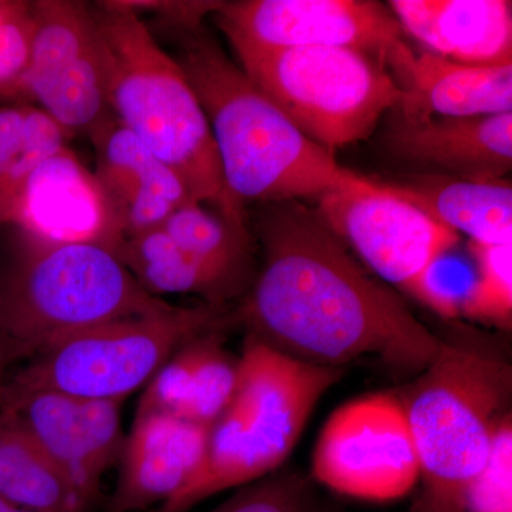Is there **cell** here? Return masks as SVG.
Wrapping results in <instances>:
<instances>
[{
  "mask_svg": "<svg viewBox=\"0 0 512 512\" xmlns=\"http://www.w3.org/2000/svg\"><path fill=\"white\" fill-rule=\"evenodd\" d=\"M238 323L224 305H170L64 338L30 359L3 393L56 392L123 403L153 379L185 343ZM3 396V394H2ZM2 400V399H0Z\"/></svg>",
  "mask_w": 512,
  "mask_h": 512,
  "instance_id": "6",
  "label": "cell"
},
{
  "mask_svg": "<svg viewBox=\"0 0 512 512\" xmlns=\"http://www.w3.org/2000/svg\"><path fill=\"white\" fill-rule=\"evenodd\" d=\"M0 500L33 512L92 508L19 417L5 409H0Z\"/></svg>",
  "mask_w": 512,
  "mask_h": 512,
  "instance_id": "22",
  "label": "cell"
},
{
  "mask_svg": "<svg viewBox=\"0 0 512 512\" xmlns=\"http://www.w3.org/2000/svg\"><path fill=\"white\" fill-rule=\"evenodd\" d=\"M89 138L93 177L121 244L161 227L171 212L192 200L181 178L113 116Z\"/></svg>",
  "mask_w": 512,
  "mask_h": 512,
  "instance_id": "14",
  "label": "cell"
},
{
  "mask_svg": "<svg viewBox=\"0 0 512 512\" xmlns=\"http://www.w3.org/2000/svg\"><path fill=\"white\" fill-rule=\"evenodd\" d=\"M214 16L235 52L348 47L390 73L413 53L389 8L373 0H239L221 2Z\"/></svg>",
  "mask_w": 512,
  "mask_h": 512,
  "instance_id": "11",
  "label": "cell"
},
{
  "mask_svg": "<svg viewBox=\"0 0 512 512\" xmlns=\"http://www.w3.org/2000/svg\"><path fill=\"white\" fill-rule=\"evenodd\" d=\"M93 12L111 116L181 178L192 200L245 225V210L225 185L210 123L180 64L119 0L96 3Z\"/></svg>",
  "mask_w": 512,
  "mask_h": 512,
  "instance_id": "3",
  "label": "cell"
},
{
  "mask_svg": "<svg viewBox=\"0 0 512 512\" xmlns=\"http://www.w3.org/2000/svg\"><path fill=\"white\" fill-rule=\"evenodd\" d=\"M6 6H8V0H0V18H2L3 13H5Z\"/></svg>",
  "mask_w": 512,
  "mask_h": 512,
  "instance_id": "32",
  "label": "cell"
},
{
  "mask_svg": "<svg viewBox=\"0 0 512 512\" xmlns=\"http://www.w3.org/2000/svg\"><path fill=\"white\" fill-rule=\"evenodd\" d=\"M32 56L26 103L46 113L64 133L87 136L111 116L106 63L93 6L70 0L30 2Z\"/></svg>",
  "mask_w": 512,
  "mask_h": 512,
  "instance_id": "10",
  "label": "cell"
},
{
  "mask_svg": "<svg viewBox=\"0 0 512 512\" xmlns=\"http://www.w3.org/2000/svg\"><path fill=\"white\" fill-rule=\"evenodd\" d=\"M315 214L386 285L416 298L431 266L453 251L457 234L377 181L330 191Z\"/></svg>",
  "mask_w": 512,
  "mask_h": 512,
  "instance_id": "12",
  "label": "cell"
},
{
  "mask_svg": "<svg viewBox=\"0 0 512 512\" xmlns=\"http://www.w3.org/2000/svg\"><path fill=\"white\" fill-rule=\"evenodd\" d=\"M466 512H512V420L507 414L490 458L467 491Z\"/></svg>",
  "mask_w": 512,
  "mask_h": 512,
  "instance_id": "27",
  "label": "cell"
},
{
  "mask_svg": "<svg viewBox=\"0 0 512 512\" xmlns=\"http://www.w3.org/2000/svg\"><path fill=\"white\" fill-rule=\"evenodd\" d=\"M402 90L397 116L463 119L512 113V64L483 67L421 53L393 73Z\"/></svg>",
  "mask_w": 512,
  "mask_h": 512,
  "instance_id": "19",
  "label": "cell"
},
{
  "mask_svg": "<svg viewBox=\"0 0 512 512\" xmlns=\"http://www.w3.org/2000/svg\"><path fill=\"white\" fill-rule=\"evenodd\" d=\"M208 436V427L190 421L136 413L124 441L109 512L154 510L173 498L200 466Z\"/></svg>",
  "mask_w": 512,
  "mask_h": 512,
  "instance_id": "16",
  "label": "cell"
},
{
  "mask_svg": "<svg viewBox=\"0 0 512 512\" xmlns=\"http://www.w3.org/2000/svg\"><path fill=\"white\" fill-rule=\"evenodd\" d=\"M384 146L412 174L507 180L512 170V113L423 120L396 114Z\"/></svg>",
  "mask_w": 512,
  "mask_h": 512,
  "instance_id": "15",
  "label": "cell"
},
{
  "mask_svg": "<svg viewBox=\"0 0 512 512\" xmlns=\"http://www.w3.org/2000/svg\"><path fill=\"white\" fill-rule=\"evenodd\" d=\"M477 264L461 318L510 328L512 320V244L470 242Z\"/></svg>",
  "mask_w": 512,
  "mask_h": 512,
  "instance_id": "25",
  "label": "cell"
},
{
  "mask_svg": "<svg viewBox=\"0 0 512 512\" xmlns=\"http://www.w3.org/2000/svg\"><path fill=\"white\" fill-rule=\"evenodd\" d=\"M235 53L256 89L332 156L372 136L402 97L386 64L360 50L295 47Z\"/></svg>",
  "mask_w": 512,
  "mask_h": 512,
  "instance_id": "7",
  "label": "cell"
},
{
  "mask_svg": "<svg viewBox=\"0 0 512 512\" xmlns=\"http://www.w3.org/2000/svg\"><path fill=\"white\" fill-rule=\"evenodd\" d=\"M161 228L188 254L205 264L247 278L249 235L247 227L194 200L171 212Z\"/></svg>",
  "mask_w": 512,
  "mask_h": 512,
  "instance_id": "24",
  "label": "cell"
},
{
  "mask_svg": "<svg viewBox=\"0 0 512 512\" xmlns=\"http://www.w3.org/2000/svg\"><path fill=\"white\" fill-rule=\"evenodd\" d=\"M13 360H16L13 355V350L10 348L8 340L0 333V399L5 392L6 383H8V369L12 365Z\"/></svg>",
  "mask_w": 512,
  "mask_h": 512,
  "instance_id": "30",
  "label": "cell"
},
{
  "mask_svg": "<svg viewBox=\"0 0 512 512\" xmlns=\"http://www.w3.org/2000/svg\"><path fill=\"white\" fill-rule=\"evenodd\" d=\"M173 35L175 60L210 123L229 195L244 210L249 202L318 200L366 183L309 140L204 28Z\"/></svg>",
  "mask_w": 512,
  "mask_h": 512,
  "instance_id": "2",
  "label": "cell"
},
{
  "mask_svg": "<svg viewBox=\"0 0 512 512\" xmlns=\"http://www.w3.org/2000/svg\"><path fill=\"white\" fill-rule=\"evenodd\" d=\"M0 512H33L23 510V508L16 507V505L6 503V501L0 500Z\"/></svg>",
  "mask_w": 512,
  "mask_h": 512,
  "instance_id": "31",
  "label": "cell"
},
{
  "mask_svg": "<svg viewBox=\"0 0 512 512\" xmlns=\"http://www.w3.org/2000/svg\"><path fill=\"white\" fill-rule=\"evenodd\" d=\"M454 234L476 244H512V185L434 174H409L379 183Z\"/></svg>",
  "mask_w": 512,
  "mask_h": 512,
  "instance_id": "21",
  "label": "cell"
},
{
  "mask_svg": "<svg viewBox=\"0 0 512 512\" xmlns=\"http://www.w3.org/2000/svg\"><path fill=\"white\" fill-rule=\"evenodd\" d=\"M308 490L301 477L284 474L242 487L210 512H302Z\"/></svg>",
  "mask_w": 512,
  "mask_h": 512,
  "instance_id": "28",
  "label": "cell"
},
{
  "mask_svg": "<svg viewBox=\"0 0 512 512\" xmlns=\"http://www.w3.org/2000/svg\"><path fill=\"white\" fill-rule=\"evenodd\" d=\"M262 268L241 309L248 335L293 359L345 369L377 360L419 375L443 340L363 268L315 212L269 204L258 227Z\"/></svg>",
  "mask_w": 512,
  "mask_h": 512,
  "instance_id": "1",
  "label": "cell"
},
{
  "mask_svg": "<svg viewBox=\"0 0 512 512\" xmlns=\"http://www.w3.org/2000/svg\"><path fill=\"white\" fill-rule=\"evenodd\" d=\"M121 404L56 392L3 393L0 409L19 417L40 447L93 507L104 474L119 464L126 434Z\"/></svg>",
  "mask_w": 512,
  "mask_h": 512,
  "instance_id": "13",
  "label": "cell"
},
{
  "mask_svg": "<svg viewBox=\"0 0 512 512\" xmlns=\"http://www.w3.org/2000/svg\"><path fill=\"white\" fill-rule=\"evenodd\" d=\"M28 104H0V210L25 144Z\"/></svg>",
  "mask_w": 512,
  "mask_h": 512,
  "instance_id": "29",
  "label": "cell"
},
{
  "mask_svg": "<svg viewBox=\"0 0 512 512\" xmlns=\"http://www.w3.org/2000/svg\"><path fill=\"white\" fill-rule=\"evenodd\" d=\"M119 255L97 242L53 241L0 225V333L16 359L82 330L163 311Z\"/></svg>",
  "mask_w": 512,
  "mask_h": 512,
  "instance_id": "4",
  "label": "cell"
},
{
  "mask_svg": "<svg viewBox=\"0 0 512 512\" xmlns=\"http://www.w3.org/2000/svg\"><path fill=\"white\" fill-rule=\"evenodd\" d=\"M510 365L443 343L402 403L419 458L421 490L412 512H466L511 397Z\"/></svg>",
  "mask_w": 512,
  "mask_h": 512,
  "instance_id": "5",
  "label": "cell"
},
{
  "mask_svg": "<svg viewBox=\"0 0 512 512\" xmlns=\"http://www.w3.org/2000/svg\"><path fill=\"white\" fill-rule=\"evenodd\" d=\"M343 372L293 359L248 335L234 399L210 430L212 447L245 485L271 476Z\"/></svg>",
  "mask_w": 512,
  "mask_h": 512,
  "instance_id": "8",
  "label": "cell"
},
{
  "mask_svg": "<svg viewBox=\"0 0 512 512\" xmlns=\"http://www.w3.org/2000/svg\"><path fill=\"white\" fill-rule=\"evenodd\" d=\"M117 255L138 285L150 295H197L212 305H224L244 281L205 264L178 247L158 227L120 245Z\"/></svg>",
  "mask_w": 512,
  "mask_h": 512,
  "instance_id": "23",
  "label": "cell"
},
{
  "mask_svg": "<svg viewBox=\"0 0 512 512\" xmlns=\"http://www.w3.org/2000/svg\"><path fill=\"white\" fill-rule=\"evenodd\" d=\"M30 2L8 0L0 18V104H28L25 79L32 56Z\"/></svg>",
  "mask_w": 512,
  "mask_h": 512,
  "instance_id": "26",
  "label": "cell"
},
{
  "mask_svg": "<svg viewBox=\"0 0 512 512\" xmlns=\"http://www.w3.org/2000/svg\"><path fill=\"white\" fill-rule=\"evenodd\" d=\"M222 338L224 330H214L178 349L147 383L136 413L167 414L211 429L238 383V359L225 350Z\"/></svg>",
  "mask_w": 512,
  "mask_h": 512,
  "instance_id": "20",
  "label": "cell"
},
{
  "mask_svg": "<svg viewBox=\"0 0 512 512\" xmlns=\"http://www.w3.org/2000/svg\"><path fill=\"white\" fill-rule=\"evenodd\" d=\"M313 476L346 497L387 503L419 485L416 447L400 397L373 393L330 414L313 451Z\"/></svg>",
  "mask_w": 512,
  "mask_h": 512,
  "instance_id": "9",
  "label": "cell"
},
{
  "mask_svg": "<svg viewBox=\"0 0 512 512\" xmlns=\"http://www.w3.org/2000/svg\"><path fill=\"white\" fill-rule=\"evenodd\" d=\"M6 224L53 241L97 242L116 252L121 245L93 173L69 147L36 168Z\"/></svg>",
  "mask_w": 512,
  "mask_h": 512,
  "instance_id": "17",
  "label": "cell"
},
{
  "mask_svg": "<svg viewBox=\"0 0 512 512\" xmlns=\"http://www.w3.org/2000/svg\"><path fill=\"white\" fill-rule=\"evenodd\" d=\"M403 35L448 62L512 64V3L508 0H390Z\"/></svg>",
  "mask_w": 512,
  "mask_h": 512,
  "instance_id": "18",
  "label": "cell"
}]
</instances>
